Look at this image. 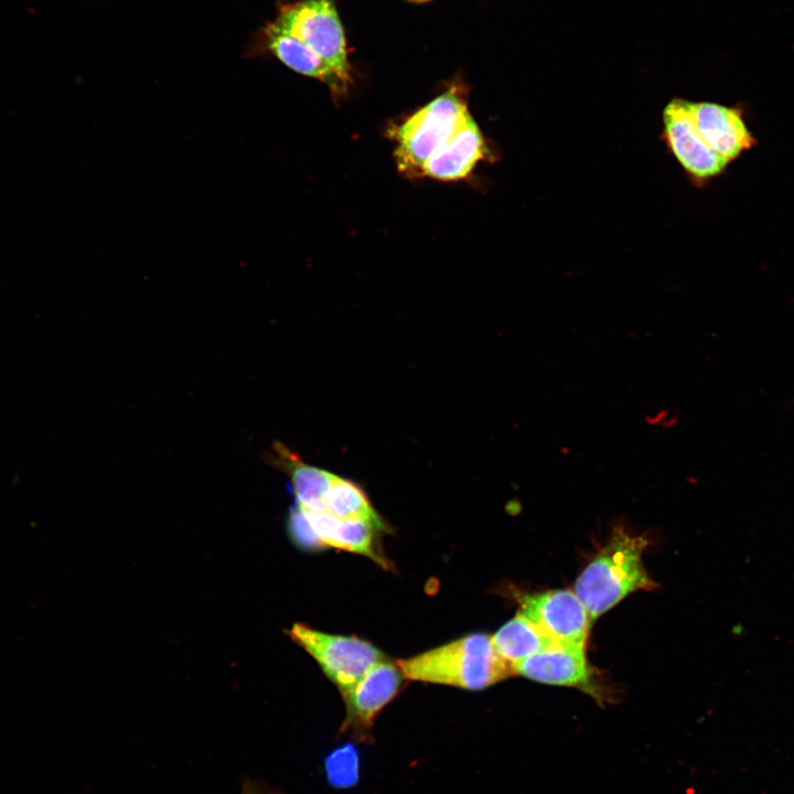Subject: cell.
<instances>
[{
    "instance_id": "6da1fadb",
    "label": "cell",
    "mask_w": 794,
    "mask_h": 794,
    "mask_svg": "<svg viewBox=\"0 0 794 794\" xmlns=\"http://www.w3.org/2000/svg\"><path fill=\"white\" fill-rule=\"evenodd\" d=\"M407 679L484 689L515 674L495 650L492 637L473 633L416 656L396 662Z\"/></svg>"
},
{
    "instance_id": "7a4b0ae2",
    "label": "cell",
    "mask_w": 794,
    "mask_h": 794,
    "mask_svg": "<svg viewBox=\"0 0 794 794\" xmlns=\"http://www.w3.org/2000/svg\"><path fill=\"white\" fill-rule=\"evenodd\" d=\"M647 541L622 527L613 529L609 541L583 569L575 584V593L591 620L610 610L636 590H651L642 552Z\"/></svg>"
},
{
    "instance_id": "3957f363",
    "label": "cell",
    "mask_w": 794,
    "mask_h": 794,
    "mask_svg": "<svg viewBox=\"0 0 794 794\" xmlns=\"http://www.w3.org/2000/svg\"><path fill=\"white\" fill-rule=\"evenodd\" d=\"M469 114L459 86L418 109L393 131L397 167L408 175H421L427 160L454 133Z\"/></svg>"
},
{
    "instance_id": "277c9868",
    "label": "cell",
    "mask_w": 794,
    "mask_h": 794,
    "mask_svg": "<svg viewBox=\"0 0 794 794\" xmlns=\"http://www.w3.org/2000/svg\"><path fill=\"white\" fill-rule=\"evenodd\" d=\"M272 23L320 55L347 85L350 63L334 0H300L282 4Z\"/></svg>"
},
{
    "instance_id": "5b68a950",
    "label": "cell",
    "mask_w": 794,
    "mask_h": 794,
    "mask_svg": "<svg viewBox=\"0 0 794 794\" xmlns=\"http://www.w3.org/2000/svg\"><path fill=\"white\" fill-rule=\"evenodd\" d=\"M291 640L310 654L325 676L345 696L385 655L372 643L356 636L324 633L302 623L288 631Z\"/></svg>"
},
{
    "instance_id": "8992f818",
    "label": "cell",
    "mask_w": 794,
    "mask_h": 794,
    "mask_svg": "<svg viewBox=\"0 0 794 794\" xmlns=\"http://www.w3.org/2000/svg\"><path fill=\"white\" fill-rule=\"evenodd\" d=\"M519 613L554 644L584 647L591 619L575 592L550 590L518 598Z\"/></svg>"
},
{
    "instance_id": "52a82bcc",
    "label": "cell",
    "mask_w": 794,
    "mask_h": 794,
    "mask_svg": "<svg viewBox=\"0 0 794 794\" xmlns=\"http://www.w3.org/2000/svg\"><path fill=\"white\" fill-rule=\"evenodd\" d=\"M664 139L689 176L705 182L720 175L728 163L718 157L699 133L689 101L672 99L663 110Z\"/></svg>"
},
{
    "instance_id": "ba28073f",
    "label": "cell",
    "mask_w": 794,
    "mask_h": 794,
    "mask_svg": "<svg viewBox=\"0 0 794 794\" xmlns=\"http://www.w3.org/2000/svg\"><path fill=\"white\" fill-rule=\"evenodd\" d=\"M403 674L388 661H379L343 696L346 717L342 725L345 731L363 737L373 726L378 712L395 697L401 684Z\"/></svg>"
},
{
    "instance_id": "9c48e42d",
    "label": "cell",
    "mask_w": 794,
    "mask_h": 794,
    "mask_svg": "<svg viewBox=\"0 0 794 794\" xmlns=\"http://www.w3.org/2000/svg\"><path fill=\"white\" fill-rule=\"evenodd\" d=\"M513 667L515 674L532 680L580 688L599 701L604 698L591 679L592 672L584 647L551 645L515 663Z\"/></svg>"
},
{
    "instance_id": "30bf717a",
    "label": "cell",
    "mask_w": 794,
    "mask_h": 794,
    "mask_svg": "<svg viewBox=\"0 0 794 794\" xmlns=\"http://www.w3.org/2000/svg\"><path fill=\"white\" fill-rule=\"evenodd\" d=\"M689 108L708 147L727 163L757 144L740 108L710 101H689Z\"/></svg>"
},
{
    "instance_id": "8fae6325",
    "label": "cell",
    "mask_w": 794,
    "mask_h": 794,
    "mask_svg": "<svg viewBox=\"0 0 794 794\" xmlns=\"http://www.w3.org/2000/svg\"><path fill=\"white\" fill-rule=\"evenodd\" d=\"M486 152L483 135L469 112L451 138L427 160L421 175L442 181L465 178Z\"/></svg>"
},
{
    "instance_id": "7c38bea8",
    "label": "cell",
    "mask_w": 794,
    "mask_h": 794,
    "mask_svg": "<svg viewBox=\"0 0 794 794\" xmlns=\"http://www.w3.org/2000/svg\"><path fill=\"white\" fill-rule=\"evenodd\" d=\"M298 506L302 509L324 547L358 554L371 558L382 568H389L387 559L376 548L375 537L379 529L374 525L363 521L339 519L322 512Z\"/></svg>"
},
{
    "instance_id": "4fadbf2b",
    "label": "cell",
    "mask_w": 794,
    "mask_h": 794,
    "mask_svg": "<svg viewBox=\"0 0 794 794\" xmlns=\"http://www.w3.org/2000/svg\"><path fill=\"white\" fill-rule=\"evenodd\" d=\"M270 459L290 478L296 503L304 508L323 513L324 498L337 475L307 464L280 442L273 443Z\"/></svg>"
},
{
    "instance_id": "5bb4252c",
    "label": "cell",
    "mask_w": 794,
    "mask_h": 794,
    "mask_svg": "<svg viewBox=\"0 0 794 794\" xmlns=\"http://www.w3.org/2000/svg\"><path fill=\"white\" fill-rule=\"evenodd\" d=\"M264 33L267 47L286 66L323 82L335 94L347 89V85L329 64L300 40L281 31L272 22L266 25Z\"/></svg>"
},
{
    "instance_id": "9a60e30c",
    "label": "cell",
    "mask_w": 794,
    "mask_h": 794,
    "mask_svg": "<svg viewBox=\"0 0 794 794\" xmlns=\"http://www.w3.org/2000/svg\"><path fill=\"white\" fill-rule=\"evenodd\" d=\"M323 513L339 519L363 521L379 530H388L362 487L339 475L324 498Z\"/></svg>"
},
{
    "instance_id": "2e32d148",
    "label": "cell",
    "mask_w": 794,
    "mask_h": 794,
    "mask_svg": "<svg viewBox=\"0 0 794 794\" xmlns=\"http://www.w3.org/2000/svg\"><path fill=\"white\" fill-rule=\"evenodd\" d=\"M491 637L496 652L512 665L554 645L519 612Z\"/></svg>"
},
{
    "instance_id": "e0dca14e",
    "label": "cell",
    "mask_w": 794,
    "mask_h": 794,
    "mask_svg": "<svg viewBox=\"0 0 794 794\" xmlns=\"http://www.w3.org/2000/svg\"><path fill=\"white\" fill-rule=\"evenodd\" d=\"M358 753L352 744L334 750L325 761L329 782L337 787L352 786L358 780Z\"/></svg>"
},
{
    "instance_id": "ac0fdd59",
    "label": "cell",
    "mask_w": 794,
    "mask_h": 794,
    "mask_svg": "<svg viewBox=\"0 0 794 794\" xmlns=\"http://www.w3.org/2000/svg\"><path fill=\"white\" fill-rule=\"evenodd\" d=\"M287 530L291 541L298 548L307 551L320 550L324 545L313 530L302 509L294 504L287 518Z\"/></svg>"
},
{
    "instance_id": "d6986e66",
    "label": "cell",
    "mask_w": 794,
    "mask_h": 794,
    "mask_svg": "<svg viewBox=\"0 0 794 794\" xmlns=\"http://www.w3.org/2000/svg\"><path fill=\"white\" fill-rule=\"evenodd\" d=\"M240 794H275L273 791L269 790L265 785L259 784L257 781H246L243 786Z\"/></svg>"
},
{
    "instance_id": "ffe728a7",
    "label": "cell",
    "mask_w": 794,
    "mask_h": 794,
    "mask_svg": "<svg viewBox=\"0 0 794 794\" xmlns=\"http://www.w3.org/2000/svg\"><path fill=\"white\" fill-rule=\"evenodd\" d=\"M411 1H427V0H411Z\"/></svg>"
}]
</instances>
